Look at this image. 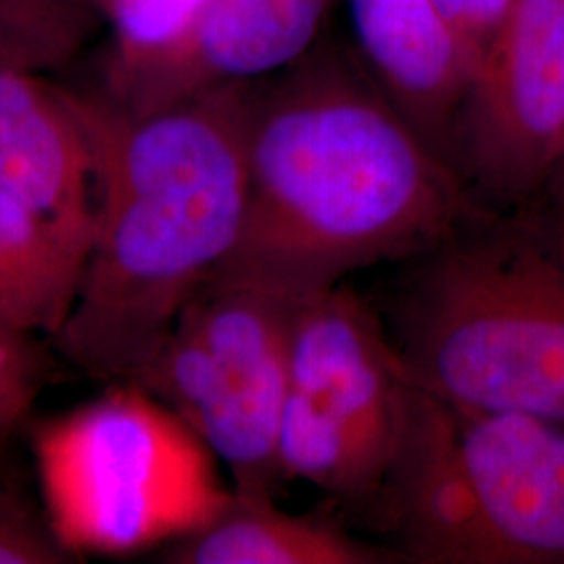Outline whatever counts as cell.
Returning a JSON list of instances; mask_svg holds the SVG:
<instances>
[{"mask_svg":"<svg viewBox=\"0 0 564 564\" xmlns=\"http://www.w3.org/2000/svg\"><path fill=\"white\" fill-rule=\"evenodd\" d=\"M170 564H393L395 547L368 544L316 514L284 512L274 500L235 494L209 523L167 544Z\"/></svg>","mask_w":564,"mask_h":564,"instance_id":"cell-12","label":"cell"},{"mask_svg":"<svg viewBox=\"0 0 564 564\" xmlns=\"http://www.w3.org/2000/svg\"><path fill=\"white\" fill-rule=\"evenodd\" d=\"M55 372L39 337L0 323V454L30 421L32 408Z\"/></svg>","mask_w":564,"mask_h":564,"instance_id":"cell-15","label":"cell"},{"mask_svg":"<svg viewBox=\"0 0 564 564\" xmlns=\"http://www.w3.org/2000/svg\"><path fill=\"white\" fill-rule=\"evenodd\" d=\"M245 155V220L224 263L303 302L362 268L414 260L489 214L330 42L247 84Z\"/></svg>","mask_w":564,"mask_h":564,"instance_id":"cell-1","label":"cell"},{"mask_svg":"<svg viewBox=\"0 0 564 564\" xmlns=\"http://www.w3.org/2000/svg\"><path fill=\"white\" fill-rule=\"evenodd\" d=\"M245 90L226 86L151 116L72 90L95 155L97 226L53 341L88 377L134 381L235 251L247 207Z\"/></svg>","mask_w":564,"mask_h":564,"instance_id":"cell-2","label":"cell"},{"mask_svg":"<svg viewBox=\"0 0 564 564\" xmlns=\"http://www.w3.org/2000/svg\"><path fill=\"white\" fill-rule=\"evenodd\" d=\"M445 18L460 32L477 65L494 41L512 0H435Z\"/></svg>","mask_w":564,"mask_h":564,"instance_id":"cell-17","label":"cell"},{"mask_svg":"<svg viewBox=\"0 0 564 564\" xmlns=\"http://www.w3.org/2000/svg\"><path fill=\"white\" fill-rule=\"evenodd\" d=\"M303 300L232 263L184 303L132 381L172 408L212 449L239 496L274 500L293 323Z\"/></svg>","mask_w":564,"mask_h":564,"instance_id":"cell-6","label":"cell"},{"mask_svg":"<svg viewBox=\"0 0 564 564\" xmlns=\"http://www.w3.org/2000/svg\"><path fill=\"white\" fill-rule=\"evenodd\" d=\"M412 379L383 318L345 284L300 305L279 431L284 481L375 505L395 458Z\"/></svg>","mask_w":564,"mask_h":564,"instance_id":"cell-7","label":"cell"},{"mask_svg":"<svg viewBox=\"0 0 564 564\" xmlns=\"http://www.w3.org/2000/svg\"><path fill=\"white\" fill-rule=\"evenodd\" d=\"M372 506L405 563L564 564V426L412 381Z\"/></svg>","mask_w":564,"mask_h":564,"instance_id":"cell-4","label":"cell"},{"mask_svg":"<svg viewBox=\"0 0 564 564\" xmlns=\"http://www.w3.org/2000/svg\"><path fill=\"white\" fill-rule=\"evenodd\" d=\"M387 330L447 402L564 426V253L491 214L414 258Z\"/></svg>","mask_w":564,"mask_h":564,"instance_id":"cell-3","label":"cell"},{"mask_svg":"<svg viewBox=\"0 0 564 564\" xmlns=\"http://www.w3.org/2000/svg\"><path fill=\"white\" fill-rule=\"evenodd\" d=\"M0 191L88 258L97 226V170L72 88L0 65Z\"/></svg>","mask_w":564,"mask_h":564,"instance_id":"cell-10","label":"cell"},{"mask_svg":"<svg viewBox=\"0 0 564 564\" xmlns=\"http://www.w3.org/2000/svg\"><path fill=\"white\" fill-rule=\"evenodd\" d=\"M101 0H0L9 65L48 74L69 65L105 25Z\"/></svg>","mask_w":564,"mask_h":564,"instance_id":"cell-14","label":"cell"},{"mask_svg":"<svg viewBox=\"0 0 564 564\" xmlns=\"http://www.w3.org/2000/svg\"><path fill=\"white\" fill-rule=\"evenodd\" d=\"M84 265L57 230L0 191V323L53 341L72 314Z\"/></svg>","mask_w":564,"mask_h":564,"instance_id":"cell-13","label":"cell"},{"mask_svg":"<svg viewBox=\"0 0 564 564\" xmlns=\"http://www.w3.org/2000/svg\"><path fill=\"white\" fill-rule=\"evenodd\" d=\"M13 498H18V496H13V491H11L7 485L2 484V479H0V505H2V502H9V500H13Z\"/></svg>","mask_w":564,"mask_h":564,"instance_id":"cell-18","label":"cell"},{"mask_svg":"<svg viewBox=\"0 0 564 564\" xmlns=\"http://www.w3.org/2000/svg\"><path fill=\"white\" fill-rule=\"evenodd\" d=\"M354 57L405 121L449 162L477 59L435 0H345Z\"/></svg>","mask_w":564,"mask_h":564,"instance_id":"cell-11","label":"cell"},{"mask_svg":"<svg viewBox=\"0 0 564 564\" xmlns=\"http://www.w3.org/2000/svg\"><path fill=\"white\" fill-rule=\"evenodd\" d=\"M46 524L69 554L130 556L214 521L235 489L199 435L132 381L32 435Z\"/></svg>","mask_w":564,"mask_h":564,"instance_id":"cell-5","label":"cell"},{"mask_svg":"<svg viewBox=\"0 0 564 564\" xmlns=\"http://www.w3.org/2000/svg\"><path fill=\"white\" fill-rule=\"evenodd\" d=\"M452 167L484 205L538 193L564 163V0H512L477 65Z\"/></svg>","mask_w":564,"mask_h":564,"instance_id":"cell-8","label":"cell"},{"mask_svg":"<svg viewBox=\"0 0 564 564\" xmlns=\"http://www.w3.org/2000/svg\"><path fill=\"white\" fill-rule=\"evenodd\" d=\"M563 253H564V249H563Z\"/></svg>","mask_w":564,"mask_h":564,"instance_id":"cell-20","label":"cell"},{"mask_svg":"<svg viewBox=\"0 0 564 564\" xmlns=\"http://www.w3.org/2000/svg\"><path fill=\"white\" fill-rule=\"evenodd\" d=\"M337 0H202L165 39L109 44L93 90L128 116H151L212 90L270 78L307 55Z\"/></svg>","mask_w":564,"mask_h":564,"instance_id":"cell-9","label":"cell"},{"mask_svg":"<svg viewBox=\"0 0 564 564\" xmlns=\"http://www.w3.org/2000/svg\"><path fill=\"white\" fill-rule=\"evenodd\" d=\"M0 65H9V61H7V57H4V53L0 51Z\"/></svg>","mask_w":564,"mask_h":564,"instance_id":"cell-19","label":"cell"},{"mask_svg":"<svg viewBox=\"0 0 564 564\" xmlns=\"http://www.w3.org/2000/svg\"><path fill=\"white\" fill-rule=\"evenodd\" d=\"M69 552L18 498L0 505V564H61Z\"/></svg>","mask_w":564,"mask_h":564,"instance_id":"cell-16","label":"cell"}]
</instances>
